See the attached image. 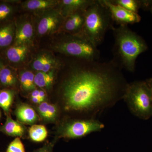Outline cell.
I'll list each match as a JSON object with an SVG mask.
<instances>
[{"instance_id":"34","label":"cell","mask_w":152,"mask_h":152,"mask_svg":"<svg viewBox=\"0 0 152 152\" xmlns=\"http://www.w3.org/2000/svg\"><path fill=\"white\" fill-rule=\"evenodd\" d=\"M151 79H152V78H151Z\"/></svg>"},{"instance_id":"16","label":"cell","mask_w":152,"mask_h":152,"mask_svg":"<svg viewBox=\"0 0 152 152\" xmlns=\"http://www.w3.org/2000/svg\"><path fill=\"white\" fill-rule=\"evenodd\" d=\"M37 111L40 116L47 121H54L58 116V111L56 106L47 102L39 104Z\"/></svg>"},{"instance_id":"26","label":"cell","mask_w":152,"mask_h":152,"mask_svg":"<svg viewBox=\"0 0 152 152\" xmlns=\"http://www.w3.org/2000/svg\"><path fill=\"white\" fill-rule=\"evenodd\" d=\"M7 152H26L24 146L20 139L16 137L9 145Z\"/></svg>"},{"instance_id":"15","label":"cell","mask_w":152,"mask_h":152,"mask_svg":"<svg viewBox=\"0 0 152 152\" xmlns=\"http://www.w3.org/2000/svg\"><path fill=\"white\" fill-rule=\"evenodd\" d=\"M28 52L26 45H15L9 48L6 52V56L9 61L18 63L24 59Z\"/></svg>"},{"instance_id":"13","label":"cell","mask_w":152,"mask_h":152,"mask_svg":"<svg viewBox=\"0 0 152 152\" xmlns=\"http://www.w3.org/2000/svg\"><path fill=\"white\" fill-rule=\"evenodd\" d=\"M1 130L8 135L20 137L25 134L26 128L23 125L8 116L2 127Z\"/></svg>"},{"instance_id":"1","label":"cell","mask_w":152,"mask_h":152,"mask_svg":"<svg viewBox=\"0 0 152 152\" xmlns=\"http://www.w3.org/2000/svg\"><path fill=\"white\" fill-rule=\"evenodd\" d=\"M73 65L63 85L66 110L87 112L93 118L123 99L128 83L115 60H83Z\"/></svg>"},{"instance_id":"6","label":"cell","mask_w":152,"mask_h":152,"mask_svg":"<svg viewBox=\"0 0 152 152\" xmlns=\"http://www.w3.org/2000/svg\"><path fill=\"white\" fill-rule=\"evenodd\" d=\"M104 128V125L96 119L71 120L60 127L58 133L61 137L76 139L99 132Z\"/></svg>"},{"instance_id":"5","label":"cell","mask_w":152,"mask_h":152,"mask_svg":"<svg viewBox=\"0 0 152 152\" xmlns=\"http://www.w3.org/2000/svg\"><path fill=\"white\" fill-rule=\"evenodd\" d=\"M58 45L61 53L80 59L98 61L100 53L97 48L80 36L75 35L67 38Z\"/></svg>"},{"instance_id":"28","label":"cell","mask_w":152,"mask_h":152,"mask_svg":"<svg viewBox=\"0 0 152 152\" xmlns=\"http://www.w3.org/2000/svg\"><path fill=\"white\" fill-rule=\"evenodd\" d=\"M39 97L44 102L46 98V94L45 92L42 90H39Z\"/></svg>"},{"instance_id":"18","label":"cell","mask_w":152,"mask_h":152,"mask_svg":"<svg viewBox=\"0 0 152 152\" xmlns=\"http://www.w3.org/2000/svg\"><path fill=\"white\" fill-rule=\"evenodd\" d=\"M57 4V1L52 0H29L25 3L24 7L29 10H42L53 7Z\"/></svg>"},{"instance_id":"7","label":"cell","mask_w":152,"mask_h":152,"mask_svg":"<svg viewBox=\"0 0 152 152\" xmlns=\"http://www.w3.org/2000/svg\"><path fill=\"white\" fill-rule=\"evenodd\" d=\"M102 2L110 12L114 22L119 26H128L138 23L141 18L138 13L127 10L114 4L110 0H102Z\"/></svg>"},{"instance_id":"17","label":"cell","mask_w":152,"mask_h":152,"mask_svg":"<svg viewBox=\"0 0 152 152\" xmlns=\"http://www.w3.org/2000/svg\"><path fill=\"white\" fill-rule=\"evenodd\" d=\"M56 64L55 60L50 56L42 54L38 56L32 63V67L38 72H48L51 71Z\"/></svg>"},{"instance_id":"21","label":"cell","mask_w":152,"mask_h":152,"mask_svg":"<svg viewBox=\"0 0 152 152\" xmlns=\"http://www.w3.org/2000/svg\"><path fill=\"white\" fill-rule=\"evenodd\" d=\"M35 75L31 71L22 72L20 76V82L23 90L30 91L36 89L34 83Z\"/></svg>"},{"instance_id":"3","label":"cell","mask_w":152,"mask_h":152,"mask_svg":"<svg viewBox=\"0 0 152 152\" xmlns=\"http://www.w3.org/2000/svg\"><path fill=\"white\" fill-rule=\"evenodd\" d=\"M114 21L102 0L94 2L85 12L84 23L79 36L97 48L103 42L107 31L114 28Z\"/></svg>"},{"instance_id":"25","label":"cell","mask_w":152,"mask_h":152,"mask_svg":"<svg viewBox=\"0 0 152 152\" xmlns=\"http://www.w3.org/2000/svg\"><path fill=\"white\" fill-rule=\"evenodd\" d=\"M13 12V8L7 3L0 4V22L3 21L10 17Z\"/></svg>"},{"instance_id":"33","label":"cell","mask_w":152,"mask_h":152,"mask_svg":"<svg viewBox=\"0 0 152 152\" xmlns=\"http://www.w3.org/2000/svg\"><path fill=\"white\" fill-rule=\"evenodd\" d=\"M0 117H1V113H0Z\"/></svg>"},{"instance_id":"30","label":"cell","mask_w":152,"mask_h":152,"mask_svg":"<svg viewBox=\"0 0 152 152\" xmlns=\"http://www.w3.org/2000/svg\"><path fill=\"white\" fill-rule=\"evenodd\" d=\"M145 81L146 82L147 84L149 87L152 95V80L150 78L148 79V80H146Z\"/></svg>"},{"instance_id":"27","label":"cell","mask_w":152,"mask_h":152,"mask_svg":"<svg viewBox=\"0 0 152 152\" xmlns=\"http://www.w3.org/2000/svg\"><path fill=\"white\" fill-rule=\"evenodd\" d=\"M53 146L52 144H47L34 152H53Z\"/></svg>"},{"instance_id":"10","label":"cell","mask_w":152,"mask_h":152,"mask_svg":"<svg viewBox=\"0 0 152 152\" xmlns=\"http://www.w3.org/2000/svg\"><path fill=\"white\" fill-rule=\"evenodd\" d=\"M95 0H63L61 3V13L63 17L80 12L85 11Z\"/></svg>"},{"instance_id":"14","label":"cell","mask_w":152,"mask_h":152,"mask_svg":"<svg viewBox=\"0 0 152 152\" xmlns=\"http://www.w3.org/2000/svg\"><path fill=\"white\" fill-rule=\"evenodd\" d=\"M15 31L14 24L9 23L0 26V48L8 47L15 39Z\"/></svg>"},{"instance_id":"11","label":"cell","mask_w":152,"mask_h":152,"mask_svg":"<svg viewBox=\"0 0 152 152\" xmlns=\"http://www.w3.org/2000/svg\"><path fill=\"white\" fill-rule=\"evenodd\" d=\"M15 115L19 121L26 124L34 125L39 120L35 111L27 104H19L16 109Z\"/></svg>"},{"instance_id":"2","label":"cell","mask_w":152,"mask_h":152,"mask_svg":"<svg viewBox=\"0 0 152 152\" xmlns=\"http://www.w3.org/2000/svg\"><path fill=\"white\" fill-rule=\"evenodd\" d=\"M114 60L121 68L134 72L138 56L148 49L146 42L128 26L113 28Z\"/></svg>"},{"instance_id":"19","label":"cell","mask_w":152,"mask_h":152,"mask_svg":"<svg viewBox=\"0 0 152 152\" xmlns=\"http://www.w3.org/2000/svg\"><path fill=\"white\" fill-rule=\"evenodd\" d=\"M54 78V76L53 71L48 72H38L34 76L35 84L39 88H48L53 84Z\"/></svg>"},{"instance_id":"20","label":"cell","mask_w":152,"mask_h":152,"mask_svg":"<svg viewBox=\"0 0 152 152\" xmlns=\"http://www.w3.org/2000/svg\"><path fill=\"white\" fill-rule=\"evenodd\" d=\"M29 137L33 141L40 142L44 141L48 137L46 128L42 125H33L28 130Z\"/></svg>"},{"instance_id":"31","label":"cell","mask_w":152,"mask_h":152,"mask_svg":"<svg viewBox=\"0 0 152 152\" xmlns=\"http://www.w3.org/2000/svg\"><path fill=\"white\" fill-rule=\"evenodd\" d=\"M150 11H151V13L152 14V5L151 6V9H150Z\"/></svg>"},{"instance_id":"8","label":"cell","mask_w":152,"mask_h":152,"mask_svg":"<svg viewBox=\"0 0 152 152\" xmlns=\"http://www.w3.org/2000/svg\"><path fill=\"white\" fill-rule=\"evenodd\" d=\"M62 15L61 12H51L41 18L38 25V32L40 35H45L53 31L59 26Z\"/></svg>"},{"instance_id":"4","label":"cell","mask_w":152,"mask_h":152,"mask_svg":"<svg viewBox=\"0 0 152 152\" xmlns=\"http://www.w3.org/2000/svg\"><path fill=\"white\" fill-rule=\"evenodd\" d=\"M123 99L139 118L146 120L152 116V95L145 81L128 83Z\"/></svg>"},{"instance_id":"23","label":"cell","mask_w":152,"mask_h":152,"mask_svg":"<svg viewBox=\"0 0 152 152\" xmlns=\"http://www.w3.org/2000/svg\"><path fill=\"white\" fill-rule=\"evenodd\" d=\"M114 4L133 12L138 13L142 8V0H110Z\"/></svg>"},{"instance_id":"24","label":"cell","mask_w":152,"mask_h":152,"mask_svg":"<svg viewBox=\"0 0 152 152\" xmlns=\"http://www.w3.org/2000/svg\"><path fill=\"white\" fill-rule=\"evenodd\" d=\"M14 98V92L9 90L0 91V107L6 113L10 111Z\"/></svg>"},{"instance_id":"22","label":"cell","mask_w":152,"mask_h":152,"mask_svg":"<svg viewBox=\"0 0 152 152\" xmlns=\"http://www.w3.org/2000/svg\"><path fill=\"white\" fill-rule=\"evenodd\" d=\"M0 83L6 86H12L16 84L17 79L10 68L2 66L0 69Z\"/></svg>"},{"instance_id":"12","label":"cell","mask_w":152,"mask_h":152,"mask_svg":"<svg viewBox=\"0 0 152 152\" xmlns=\"http://www.w3.org/2000/svg\"><path fill=\"white\" fill-rule=\"evenodd\" d=\"M34 33L32 25L28 22L23 23L15 31V45H26L32 39Z\"/></svg>"},{"instance_id":"32","label":"cell","mask_w":152,"mask_h":152,"mask_svg":"<svg viewBox=\"0 0 152 152\" xmlns=\"http://www.w3.org/2000/svg\"><path fill=\"white\" fill-rule=\"evenodd\" d=\"M2 66L1 65V64H0V69H1V68Z\"/></svg>"},{"instance_id":"29","label":"cell","mask_w":152,"mask_h":152,"mask_svg":"<svg viewBox=\"0 0 152 152\" xmlns=\"http://www.w3.org/2000/svg\"><path fill=\"white\" fill-rule=\"evenodd\" d=\"M39 90L37 89L34 90L32 92L31 98L39 97Z\"/></svg>"},{"instance_id":"9","label":"cell","mask_w":152,"mask_h":152,"mask_svg":"<svg viewBox=\"0 0 152 152\" xmlns=\"http://www.w3.org/2000/svg\"><path fill=\"white\" fill-rule=\"evenodd\" d=\"M85 11L77 12L65 17L63 26L64 30L70 34H79L83 26Z\"/></svg>"}]
</instances>
